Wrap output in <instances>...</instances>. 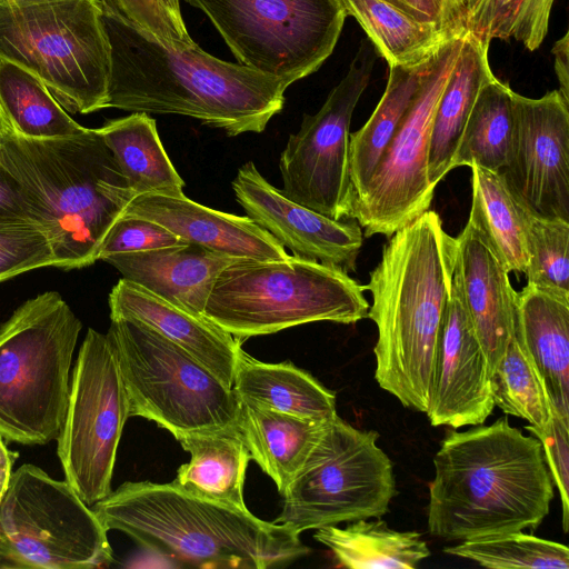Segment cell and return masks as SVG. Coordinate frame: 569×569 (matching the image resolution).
Listing matches in <instances>:
<instances>
[{
	"label": "cell",
	"mask_w": 569,
	"mask_h": 569,
	"mask_svg": "<svg viewBox=\"0 0 569 569\" xmlns=\"http://www.w3.org/2000/svg\"><path fill=\"white\" fill-rule=\"evenodd\" d=\"M379 435L338 415L302 468L281 493L273 522L298 533L345 521L380 518L397 493L392 462L377 445Z\"/></svg>",
	"instance_id": "cell-11"
},
{
	"label": "cell",
	"mask_w": 569,
	"mask_h": 569,
	"mask_svg": "<svg viewBox=\"0 0 569 569\" xmlns=\"http://www.w3.org/2000/svg\"><path fill=\"white\" fill-rule=\"evenodd\" d=\"M465 33L450 37L430 59L421 87L373 170L351 203L365 236L390 237L429 210L435 189L428 156L435 111L459 56Z\"/></svg>",
	"instance_id": "cell-14"
},
{
	"label": "cell",
	"mask_w": 569,
	"mask_h": 569,
	"mask_svg": "<svg viewBox=\"0 0 569 569\" xmlns=\"http://www.w3.org/2000/svg\"><path fill=\"white\" fill-rule=\"evenodd\" d=\"M232 189L247 217L293 256L356 270L363 234L355 219L335 220L290 200L251 161L238 169Z\"/></svg>",
	"instance_id": "cell-17"
},
{
	"label": "cell",
	"mask_w": 569,
	"mask_h": 569,
	"mask_svg": "<svg viewBox=\"0 0 569 569\" xmlns=\"http://www.w3.org/2000/svg\"><path fill=\"white\" fill-rule=\"evenodd\" d=\"M495 407L488 363L466 310L456 263L426 413L432 426L457 429L482 425Z\"/></svg>",
	"instance_id": "cell-18"
},
{
	"label": "cell",
	"mask_w": 569,
	"mask_h": 569,
	"mask_svg": "<svg viewBox=\"0 0 569 569\" xmlns=\"http://www.w3.org/2000/svg\"><path fill=\"white\" fill-rule=\"evenodd\" d=\"M569 34H566L559 39L553 48L552 53L555 56V70L558 77L560 89L559 92L562 97L569 101Z\"/></svg>",
	"instance_id": "cell-44"
},
{
	"label": "cell",
	"mask_w": 569,
	"mask_h": 569,
	"mask_svg": "<svg viewBox=\"0 0 569 569\" xmlns=\"http://www.w3.org/2000/svg\"><path fill=\"white\" fill-rule=\"evenodd\" d=\"M111 56L108 108L180 114L236 137L260 133L292 80L203 51L179 0H96Z\"/></svg>",
	"instance_id": "cell-1"
},
{
	"label": "cell",
	"mask_w": 569,
	"mask_h": 569,
	"mask_svg": "<svg viewBox=\"0 0 569 569\" xmlns=\"http://www.w3.org/2000/svg\"><path fill=\"white\" fill-rule=\"evenodd\" d=\"M475 2H476V0H458V3L463 13V19H465L466 13L473 6Z\"/></svg>",
	"instance_id": "cell-47"
},
{
	"label": "cell",
	"mask_w": 569,
	"mask_h": 569,
	"mask_svg": "<svg viewBox=\"0 0 569 569\" xmlns=\"http://www.w3.org/2000/svg\"><path fill=\"white\" fill-rule=\"evenodd\" d=\"M422 23L435 24L456 33L463 31V13L458 0H385Z\"/></svg>",
	"instance_id": "cell-42"
},
{
	"label": "cell",
	"mask_w": 569,
	"mask_h": 569,
	"mask_svg": "<svg viewBox=\"0 0 569 569\" xmlns=\"http://www.w3.org/2000/svg\"><path fill=\"white\" fill-rule=\"evenodd\" d=\"M389 66H413L430 59L450 37L459 34L422 23L385 0H340Z\"/></svg>",
	"instance_id": "cell-32"
},
{
	"label": "cell",
	"mask_w": 569,
	"mask_h": 569,
	"mask_svg": "<svg viewBox=\"0 0 569 569\" xmlns=\"http://www.w3.org/2000/svg\"><path fill=\"white\" fill-rule=\"evenodd\" d=\"M488 49L465 32L459 56L433 116L428 156V180L432 187L452 170L457 143L473 103L481 88L495 77Z\"/></svg>",
	"instance_id": "cell-27"
},
{
	"label": "cell",
	"mask_w": 569,
	"mask_h": 569,
	"mask_svg": "<svg viewBox=\"0 0 569 569\" xmlns=\"http://www.w3.org/2000/svg\"><path fill=\"white\" fill-rule=\"evenodd\" d=\"M515 335L539 369L551 405L569 417V295L527 283L517 292Z\"/></svg>",
	"instance_id": "cell-23"
},
{
	"label": "cell",
	"mask_w": 569,
	"mask_h": 569,
	"mask_svg": "<svg viewBox=\"0 0 569 569\" xmlns=\"http://www.w3.org/2000/svg\"><path fill=\"white\" fill-rule=\"evenodd\" d=\"M555 0H476L463 19V31L485 48L493 39L520 41L535 51L545 40Z\"/></svg>",
	"instance_id": "cell-36"
},
{
	"label": "cell",
	"mask_w": 569,
	"mask_h": 569,
	"mask_svg": "<svg viewBox=\"0 0 569 569\" xmlns=\"http://www.w3.org/2000/svg\"><path fill=\"white\" fill-rule=\"evenodd\" d=\"M113 154L130 189L137 196L183 194L184 181L173 167L149 113L107 121L96 129Z\"/></svg>",
	"instance_id": "cell-28"
},
{
	"label": "cell",
	"mask_w": 569,
	"mask_h": 569,
	"mask_svg": "<svg viewBox=\"0 0 569 569\" xmlns=\"http://www.w3.org/2000/svg\"><path fill=\"white\" fill-rule=\"evenodd\" d=\"M0 107L12 132L28 139L76 136V122L47 86L23 67L0 57Z\"/></svg>",
	"instance_id": "cell-33"
},
{
	"label": "cell",
	"mask_w": 569,
	"mask_h": 569,
	"mask_svg": "<svg viewBox=\"0 0 569 569\" xmlns=\"http://www.w3.org/2000/svg\"><path fill=\"white\" fill-rule=\"evenodd\" d=\"M470 221L485 237L508 272L525 273L528 266V218L500 172L471 166Z\"/></svg>",
	"instance_id": "cell-30"
},
{
	"label": "cell",
	"mask_w": 569,
	"mask_h": 569,
	"mask_svg": "<svg viewBox=\"0 0 569 569\" xmlns=\"http://www.w3.org/2000/svg\"><path fill=\"white\" fill-rule=\"evenodd\" d=\"M92 509L108 531L119 530L177 566L267 569L309 553L290 527L192 496L172 482L127 481Z\"/></svg>",
	"instance_id": "cell-4"
},
{
	"label": "cell",
	"mask_w": 569,
	"mask_h": 569,
	"mask_svg": "<svg viewBox=\"0 0 569 569\" xmlns=\"http://www.w3.org/2000/svg\"><path fill=\"white\" fill-rule=\"evenodd\" d=\"M446 553L490 569H568L567 546L521 531L500 533L445 548Z\"/></svg>",
	"instance_id": "cell-37"
},
{
	"label": "cell",
	"mask_w": 569,
	"mask_h": 569,
	"mask_svg": "<svg viewBox=\"0 0 569 569\" xmlns=\"http://www.w3.org/2000/svg\"><path fill=\"white\" fill-rule=\"evenodd\" d=\"M56 264L49 238L32 219L0 217V282Z\"/></svg>",
	"instance_id": "cell-39"
},
{
	"label": "cell",
	"mask_w": 569,
	"mask_h": 569,
	"mask_svg": "<svg viewBox=\"0 0 569 569\" xmlns=\"http://www.w3.org/2000/svg\"><path fill=\"white\" fill-rule=\"evenodd\" d=\"M327 423L240 399L238 429L251 459L274 481L280 495L302 468Z\"/></svg>",
	"instance_id": "cell-25"
},
{
	"label": "cell",
	"mask_w": 569,
	"mask_h": 569,
	"mask_svg": "<svg viewBox=\"0 0 569 569\" xmlns=\"http://www.w3.org/2000/svg\"><path fill=\"white\" fill-rule=\"evenodd\" d=\"M457 241L463 302L491 375L515 336L517 291L508 270L470 221Z\"/></svg>",
	"instance_id": "cell-20"
},
{
	"label": "cell",
	"mask_w": 569,
	"mask_h": 569,
	"mask_svg": "<svg viewBox=\"0 0 569 569\" xmlns=\"http://www.w3.org/2000/svg\"><path fill=\"white\" fill-rule=\"evenodd\" d=\"M129 405L110 336L89 328L70 380L58 441L66 481L92 507L107 497Z\"/></svg>",
	"instance_id": "cell-13"
},
{
	"label": "cell",
	"mask_w": 569,
	"mask_h": 569,
	"mask_svg": "<svg viewBox=\"0 0 569 569\" xmlns=\"http://www.w3.org/2000/svg\"><path fill=\"white\" fill-rule=\"evenodd\" d=\"M490 389L495 406L526 420V429L537 439L543 436L551 420V401L539 369L516 335L490 375Z\"/></svg>",
	"instance_id": "cell-35"
},
{
	"label": "cell",
	"mask_w": 569,
	"mask_h": 569,
	"mask_svg": "<svg viewBox=\"0 0 569 569\" xmlns=\"http://www.w3.org/2000/svg\"><path fill=\"white\" fill-rule=\"evenodd\" d=\"M18 457L19 453L9 450L3 442V438L0 436V501L8 490L12 476V466Z\"/></svg>",
	"instance_id": "cell-45"
},
{
	"label": "cell",
	"mask_w": 569,
	"mask_h": 569,
	"mask_svg": "<svg viewBox=\"0 0 569 569\" xmlns=\"http://www.w3.org/2000/svg\"><path fill=\"white\" fill-rule=\"evenodd\" d=\"M0 57L37 76L69 112L108 108L110 46L96 0H0Z\"/></svg>",
	"instance_id": "cell-8"
},
{
	"label": "cell",
	"mask_w": 569,
	"mask_h": 569,
	"mask_svg": "<svg viewBox=\"0 0 569 569\" xmlns=\"http://www.w3.org/2000/svg\"><path fill=\"white\" fill-rule=\"evenodd\" d=\"M0 217L32 219L30 208L22 197L18 181L1 162Z\"/></svg>",
	"instance_id": "cell-43"
},
{
	"label": "cell",
	"mask_w": 569,
	"mask_h": 569,
	"mask_svg": "<svg viewBox=\"0 0 569 569\" xmlns=\"http://www.w3.org/2000/svg\"><path fill=\"white\" fill-rule=\"evenodd\" d=\"M0 162L46 231L54 267L64 270L98 260L104 237L136 197L96 129L50 139L10 129L0 142Z\"/></svg>",
	"instance_id": "cell-5"
},
{
	"label": "cell",
	"mask_w": 569,
	"mask_h": 569,
	"mask_svg": "<svg viewBox=\"0 0 569 569\" xmlns=\"http://www.w3.org/2000/svg\"><path fill=\"white\" fill-rule=\"evenodd\" d=\"M532 216L569 222V101L559 90L538 99L513 92V133L499 171Z\"/></svg>",
	"instance_id": "cell-16"
},
{
	"label": "cell",
	"mask_w": 569,
	"mask_h": 569,
	"mask_svg": "<svg viewBox=\"0 0 569 569\" xmlns=\"http://www.w3.org/2000/svg\"><path fill=\"white\" fill-rule=\"evenodd\" d=\"M316 530L313 538L332 552L339 567L413 569L430 556L419 532L390 529L380 519H359L345 528L335 525Z\"/></svg>",
	"instance_id": "cell-29"
},
{
	"label": "cell",
	"mask_w": 569,
	"mask_h": 569,
	"mask_svg": "<svg viewBox=\"0 0 569 569\" xmlns=\"http://www.w3.org/2000/svg\"><path fill=\"white\" fill-rule=\"evenodd\" d=\"M200 9L239 63L300 80L332 53L347 13L340 0H186Z\"/></svg>",
	"instance_id": "cell-12"
},
{
	"label": "cell",
	"mask_w": 569,
	"mask_h": 569,
	"mask_svg": "<svg viewBox=\"0 0 569 569\" xmlns=\"http://www.w3.org/2000/svg\"><path fill=\"white\" fill-rule=\"evenodd\" d=\"M82 323L56 291L23 302L0 327V436L47 445L60 435Z\"/></svg>",
	"instance_id": "cell-7"
},
{
	"label": "cell",
	"mask_w": 569,
	"mask_h": 569,
	"mask_svg": "<svg viewBox=\"0 0 569 569\" xmlns=\"http://www.w3.org/2000/svg\"><path fill=\"white\" fill-rule=\"evenodd\" d=\"M430 59L413 66H389L387 87L378 106L368 121L357 132L350 134L351 203L369 181L400 122L411 107L421 87Z\"/></svg>",
	"instance_id": "cell-31"
},
{
	"label": "cell",
	"mask_w": 569,
	"mask_h": 569,
	"mask_svg": "<svg viewBox=\"0 0 569 569\" xmlns=\"http://www.w3.org/2000/svg\"><path fill=\"white\" fill-rule=\"evenodd\" d=\"M183 242L157 222L122 214L104 237L98 260L111 254L149 251Z\"/></svg>",
	"instance_id": "cell-40"
},
{
	"label": "cell",
	"mask_w": 569,
	"mask_h": 569,
	"mask_svg": "<svg viewBox=\"0 0 569 569\" xmlns=\"http://www.w3.org/2000/svg\"><path fill=\"white\" fill-rule=\"evenodd\" d=\"M122 214L157 222L184 242L244 260H282L289 256L249 217L208 208L184 193L137 196Z\"/></svg>",
	"instance_id": "cell-19"
},
{
	"label": "cell",
	"mask_w": 569,
	"mask_h": 569,
	"mask_svg": "<svg viewBox=\"0 0 569 569\" xmlns=\"http://www.w3.org/2000/svg\"><path fill=\"white\" fill-rule=\"evenodd\" d=\"M513 92L496 77L480 90L452 158V169L478 166L499 172L513 133Z\"/></svg>",
	"instance_id": "cell-34"
},
{
	"label": "cell",
	"mask_w": 569,
	"mask_h": 569,
	"mask_svg": "<svg viewBox=\"0 0 569 569\" xmlns=\"http://www.w3.org/2000/svg\"><path fill=\"white\" fill-rule=\"evenodd\" d=\"M365 286L345 270L296 256L239 260L219 274L202 316L243 339L317 321L368 317Z\"/></svg>",
	"instance_id": "cell-6"
},
{
	"label": "cell",
	"mask_w": 569,
	"mask_h": 569,
	"mask_svg": "<svg viewBox=\"0 0 569 569\" xmlns=\"http://www.w3.org/2000/svg\"><path fill=\"white\" fill-rule=\"evenodd\" d=\"M126 388L129 417L180 435L238 426L240 399L212 371L151 328L111 319L108 330Z\"/></svg>",
	"instance_id": "cell-9"
},
{
	"label": "cell",
	"mask_w": 569,
	"mask_h": 569,
	"mask_svg": "<svg viewBox=\"0 0 569 569\" xmlns=\"http://www.w3.org/2000/svg\"><path fill=\"white\" fill-rule=\"evenodd\" d=\"M232 388L240 399L297 417L329 421L338 415L335 393L309 372L289 361H260L242 348L237 353Z\"/></svg>",
	"instance_id": "cell-26"
},
{
	"label": "cell",
	"mask_w": 569,
	"mask_h": 569,
	"mask_svg": "<svg viewBox=\"0 0 569 569\" xmlns=\"http://www.w3.org/2000/svg\"><path fill=\"white\" fill-rule=\"evenodd\" d=\"M539 441L552 482L558 489L562 507V527L569 526V417L551 405V420Z\"/></svg>",
	"instance_id": "cell-41"
},
{
	"label": "cell",
	"mask_w": 569,
	"mask_h": 569,
	"mask_svg": "<svg viewBox=\"0 0 569 569\" xmlns=\"http://www.w3.org/2000/svg\"><path fill=\"white\" fill-rule=\"evenodd\" d=\"M176 439L190 460L177 470L174 486L209 501L247 509L243 486L251 457L238 426L192 431Z\"/></svg>",
	"instance_id": "cell-24"
},
{
	"label": "cell",
	"mask_w": 569,
	"mask_h": 569,
	"mask_svg": "<svg viewBox=\"0 0 569 569\" xmlns=\"http://www.w3.org/2000/svg\"><path fill=\"white\" fill-rule=\"evenodd\" d=\"M130 280L170 303L202 316L219 274L230 264L244 260L201 246L180 244L102 259Z\"/></svg>",
	"instance_id": "cell-22"
},
{
	"label": "cell",
	"mask_w": 569,
	"mask_h": 569,
	"mask_svg": "<svg viewBox=\"0 0 569 569\" xmlns=\"http://www.w3.org/2000/svg\"><path fill=\"white\" fill-rule=\"evenodd\" d=\"M458 258V241L427 210L383 247L365 289L377 326L375 378L406 408L427 412L435 352Z\"/></svg>",
	"instance_id": "cell-2"
},
{
	"label": "cell",
	"mask_w": 569,
	"mask_h": 569,
	"mask_svg": "<svg viewBox=\"0 0 569 569\" xmlns=\"http://www.w3.org/2000/svg\"><path fill=\"white\" fill-rule=\"evenodd\" d=\"M527 283L569 295V222L528 218Z\"/></svg>",
	"instance_id": "cell-38"
},
{
	"label": "cell",
	"mask_w": 569,
	"mask_h": 569,
	"mask_svg": "<svg viewBox=\"0 0 569 569\" xmlns=\"http://www.w3.org/2000/svg\"><path fill=\"white\" fill-rule=\"evenodd\" d=\"M107 532L66 480L24 463L0 501V567H106L113 560Z\"/></svg>",
	"instance_id": "cell-10"
},
{
	"label": "cell",
	"mask_w": 569,
	"mask_h": 569,
	"mask_svg": "<svg viewBox=\"0 0 569 569\" xmlns=\"http://www.w3.org/2000/svg\"><path fill=\"white\" fill-rule=\"evenodd\" d=\"M433 468L428 529L446 540L536 529L555 496L541 442L506 417L450 432L433 457Z\"/></svg>",
	"instance_id": "cell-3"
},
{
	"label": "cell",
	"mask_w": 569,
	"mask_h": 569,
	"mask_svg": "<svg viewBox=\"0 0 569 569\" xmlns=\"http://www.w3.org/2000/svg\"><path fill=\"white\" fill-rule=\"evenodd\" d=\"M375 59L376 53L362 43L347 74L317 113L303 116L279 159L282 194L335 220L350 216V122Z\"/></svg>",
	"instance_id": "cell-15"
},
{
	"label": "cell",
	"mask_w": 569,
	"mask_h": 569,
	"mask_svg": "<svg viewBox=\"0 0 569 569\" xmlns=\"http://www.w3.org/2000/svg\"><path fill=\"white\" fill-rule=\"evenodd\" d=\"M109 308L110 319H128L151 328L232 387L241 341L206 317L188 312L124 278L112 288Z\"/></svg>",
	"instance_id": "cell-21"
},
{
	"label": "cell",
	"mask_w": 569,
	"mask_h": 569,
	"mask_svg": "<svg viewBox=\"0 0 569 569\" xmlns=\"http://www.w3.org/2000/svg\"><path fill=\"white\" fill-rule=\"evenodd\" d=\"M10 130V127L7 122V119L0 107V142L3 139L4 134Z\"/></svg>",
	"instance_id": "cell-46"
}]
</instances>
